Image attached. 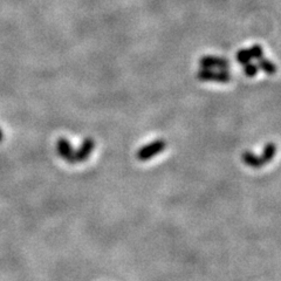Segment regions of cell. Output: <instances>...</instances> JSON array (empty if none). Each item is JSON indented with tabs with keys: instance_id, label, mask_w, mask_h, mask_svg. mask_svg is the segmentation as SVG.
Returning a JSON list of instances; mask_svg holds the SVG:
<instances>
[{
	"instance_id": "8992f818",
	"label": "cell",
	"mask_w": 281,
	"mask_h": 281,
	"mask_svg": "<svg viewBox=\"0 0 281 281\" xmlns=\"http://www.w3.org/2000/svg\"><path fill=\"white\" fill-rule=\"evenodd\" d=\"M242 162L246 164V166L254 168V169H258V168L264 166V164L262 162V160H260V157L254 155V154L251 152H248H248H244V154H242Z\"/></svg>"
},
{
	"instance_id": "277c9868",
	"label": "cell",
	"mask_w": 281,
	"mask_h": 281,
	"mask_svg": "<svg viewBox=\"0 0 281 281\" xmlns=\"http://www.w3.org/2000/svg\"><path fill=\"white\" fill-rule=\"evenodd\" d=\"M200 64L203 68H208V70H228L230 67V62L226 59L214 56H204L200 58Z\"/></svg>"
},
{
	"instance_id": "3957f363",
	"label": "cell",
	"mask_w": 281,
	"mask_h": 281,
	"mask_svg": "<svg viewBox=\"0 0 281 281\" xmlns=\"http://www.w3.org/2000/svg\"><path fill=\"white\" fill-rule=\"evenodd\" d=\"M56 152L59 154V156L61 158L66 160V162L74 164L76 163L75 160V150L72 144L70 143V140L67 138H64V137H60L56 142Z\"/></svg>"
},
{
	"instance_id": "30bf717a",
	"label": "cell",
	"mask_w": 281,
	"mask_h": 281,
	"mask_svg": "<svg viewBox=\"0 0 281 281\" xmlns=\"http://www.w3.org/2000/svg\"><path fill=\"white\" fill-rule=\"evenodd\" d=\"M248 50H250V54H251L252 59L259 60V59H262V58H264V50L262 47L259 46V44H253V46Z\"/></svg>"
},
{
	"instance_id": "52a82bcc",
	"label": "cell",
	"mask_w": 281,
	"mask_h": 281,
	"mask_svg": "<svg viewBox=\"0 0 281 281\" xmlns=\"http://www.w3.org/2000/svg\"><path fill=\"white\" fill-rule=\"evenodd\" d=\"M276 154V146L274 144V143H267V144L264 146L262 156H259L264 166H266L267 163L272 162Z\"/></svg>"
},
{
	"instance_id": "7a4b0ae2",
	"label": "cell",
	"mask_w": 281,
	"mask_h": 281,
	"mask_svg": "<svg viewBox=\"0 0 281 281\" xmlns=\"http://www.w3.org/2000/svg\"><path fill=\"white\" fill-rule=\"evenodd\" d=\"M197 78L200 81H208V82H219V84H226L231 81V75L228 70H208V68H203L197 73Z\"/></svg>"
},
{
	"instance_id": "ba28073f",
	"label": "cell",
	"mask_w": 281,
	"mask_h": 281,
	"mask_svg": "<svg viewBox=\"0 0 281 281\" xmlns=\"http://www.w3.org/2000/svg\"><path fill=\"white\" fill-rule=\"evenodd\" d=\"M256 66H258L259 70L265 72V73L268 74V75H274L276 73V64H273L272 61H270L267 59H264V58H262V59L258 60V64H256Z\"/></svg>"
},
{
	"instance_id": "8fae6325",
	"label": "cell",
	"mask_w": 281,
	"mask_h": 281,
	"mask_svg": "<svg viewBox=\"0 0 281 281\" xmlns=\"http://www.w3.org/2000/svg\"><path fill=\"white\" fill-rule=\"evenodd\" d=\"M258 70H259V68L254 64L248 62V64H244V72L248 78H254L256 75L258 74Z\"/></svg>"
},
{
	"instance_id": "6da1fadb",
	"label": "cell",
	"mask_w": 281,
	"mask_h": 281,
	"mask_svg": "<svg viewBox=\"0 0 281 281\" xmlns=\"http://www.w3.org/2000/svg\"><path fill=\"white\" fill-rule=\"evenodd\" d=\"M166 143L164 140H156L154 142L149 143L144 146H142L138 152L136 154V157L138 160H142V162H146V160H149L150 158H152L154 156L158 155L166 149Z\"/></svg>"
},
{
	"instance_id": "5b68a950",
	"label": "cell",
	"mask_w": 281,
	"mask_h": 281,
	"mask_svg": "<svg viewBox=\"0 0 281 281\" xmlns=\"http://www.w3.org/2000/svg\"><path fill=\"white\" fill-rule=\"evenodd\" d=\"M94 148H95L94 140L90 138V137H86V138L82 140L80 148L75 150V160H76V163L86 162V160H88V157L90 156V154L92 152Z\"/></svg>"
},
{
	"instance_id": "7c38bea8",
	"label": "cell",
	"mask_w": 281,
	"mask_h": 281,
	"mask_svg": "<svg viewBox=\"0 0 281 281\" xmlns=\"http://www.w3.org/2000/svg\"><path fill=\"white\" fill-rule=\"evenodd\" d=\"M2 137H4V134H2V130L0 129V142L2 140Z\"/></svg>"
},
{
	"instance_id": "9c48e42d",
	"label": "cell",
	"mask_w": 281,
	"mask_h": 281,
	"mask_svg": "<svg viewBox=\"0 0 281 281\" xmlns=\"http://www.w3.org/2000/svg\"><path fill=\"white\" fill-rule=\"evenodd\" d=\"M252 58H251V54H250V50H240L239 52L237 53V61L240 64H244L251 62Z\"/></svg>"
}]
</instances>
